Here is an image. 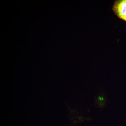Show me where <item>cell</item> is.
I'll use <instances>...</instances> for the list:
<instances>
[{"instance_id":"cell-3","label":"cell","mask_w":126,"mask_h":126,"mask_svg":"<svg viewBox=\"0 0 126 126\" xmlns=\"http://www.w3.org/2000/svg\"><path fill=\"white\" fill-rule=\"evenodd\" d=\"M122 19H123L124 20H125L126 21V15L125 16H124V17L122 18Z\"/></svg>"},{"instance_id":"cell-1","label":"cell","mask_w":126,"mask_h":126,"mask_svg":"<svg viewBox=\"0 0 126 126\" xmlns=\"http://www.w3.org/2000/svg\"><path fill=\"white\" fill-rule=\"evenodd\" d=\"M107 97L104 93H100L97 94L94 98V102L98 108L102 109L107 103Z\"/></svg>"},{"instance_id":"cell-2","label":"cell","mask_w":126,"mask_h":126,"mask_svg":"<svg viewBox=\"0 0 126 126\" xmlns=\"http://www.w3.org/2000/svg\"><path fill=\"white\" fill-rule=\"evenodd\" d=\"M115 10L117 14L122 18L126 15V0H122L116 4Z\"/></svg>"}]
</instances>
